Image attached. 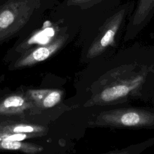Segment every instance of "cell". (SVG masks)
<instances>
[{
	"instance_id": "6da1fadb",
	"label": "cell",
	"mask_w": 154,
	"mask_h": 154,
	"mask_svg": "<svg viewBox=\"0 0 154 154\" xmlns=\"http://www.w3.org/2000/svg\"><path fill=\"white\" fill-rule=\"evenodd\" d=\"M25 2H13L0 10V38L7 37L12 33L13 29L17 28V25L21 26L25 22L29 12Z\"/></svg>"
},
{
	"instance_id": "7a4b0ae2",
	"label": "cell",
	"mask_w": 154,
	"mask_h": 154,
	"mask_svg": "<svg viewBox=\"0 0 154 154\" xmlns=\"http://www.w3.org/2000/svg\"><path fill=\"white\" fill-rule=\"evenodd\" d=\"M64 40V37H61L51 44L33 50L29 54L17 61L14 66L18 68L31 66L46 60L62 46Z\"/></svg>"
},
{
	"instance_id": "3957f363",
	"label": "cell",
	"mask_w": 154,
	"mask_h": 154,
	"mask_svg": "<svg viewBox=\"0 0 154 154\" xmlns=\"http://www.w3.org/2000/svg\"><path fill=\"white\" fill-rule=\"evenodd\" d=\"M154 13V0H137L130 16L129 24L134 28L141 26Z\"/></svg>"
},
{
	"instance_id": "277c9868",
	"label": "cell",
	"mask_w": 154,
	"mask_h": 154,
	"mask_svg": "<svg viewBox=\"0 0 154 154\" xmlns=\"http://www.w3.org/2000/svg\"><path fill=\"white\" fill-rule=\"evenodd\" d=\"M31 100L19 95H12L0 102V114L19 113L32 106Z\"/></svg>"
},
{
	"instance_id": "5b68a950",
	"label": "cell",
	"mask_w": 154,
	"mask_h": 154,
	"mask_svg": "<svg viewBox=\"0 0 154 154\" xmlns=\"http://www.w3.org/2000/svg\"><path fill=\"white\" fill-rule=\"evenodd\" d=\"M0 149L20 150L26 153H37L43 150L39 146L22 143L19 140H0Z\"/></svg>"
},
{
	"instance_id": "8992f818",
	"label": "cell",
	"mask_w": 154,
	"mask_h": 154,
	"mask_svg": "<svg viewBox=\"0 0 154 154\" xmlns=\"http://www.w3.org/2000/svg\"><path fill=\"white\" fill-rule=\"evenodd\" d=\"M2 132L5 134H9L11 133L14 134H28L36 135V134H41L45 131V129L43 127L38 126L26 124H17L14 125L7 126L3 128Z\"/></svg>"
},
{
	"instance_id": "52a82bcc",
	"label": "cell",
	"mask_w": 154,
	"mask_h": 154,
	"mask_svg": "<svg viewBox=\"0 0 154 154\" xmlns=\"http://www.w3.org/2000/svg\"><path fill=\"white\" fill-rule=\"evenodd\" d=\"M132 88L128 85H119L105 89L100 94V99L104 102H109L126 95Z\"/></svg>"
},
{
	"instance_id": "ba28073f",
	"label": "cell",
	"mask_w": 154,
	"mask_h": 154,
	"mask_svg": "<svg viewBox=\"0 0 154 154\" xmlns=\"http://www.w3.org/2000/svg\"><path fill=\"white\" fill-rule=\"evenodd\" d=\"M61 92L58 90H49L43 98L42 104L45 108H51L57 105L61 100Z\"/></svg>"
},
{
	"instance_id": "9c48e42d",
	"label": "cell",
	"mask_w": 154,
	"mask_h": 154,
	"mask_svg": "<svg viewBox=\"0 0 154 154\" xmlns=\"http://www.w3.org/2000/svg\"><path fill=\"white\" fill-rule=\"evenodd\" d=\"M141 120L140 116L135 112L125 113L120 119L122 124L125 126H135L138 125Z\"/></svg>"
}]
</instances>
